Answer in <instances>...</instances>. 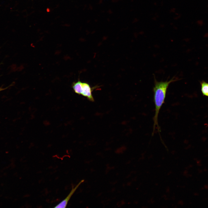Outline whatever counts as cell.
<instances>
[{
  "instance_id": "6da1fadb",
  "label": "cell",
  "mask_w": 208,
  "mask_h": 208,
  "mask_svg": "<svg viewBox=\"0 0 208 208\" xmlns=\"http://www.w3.org/2000/svg\"><path fill=\"white\" fill-rule=\"evenodd\" d=\"M178 80V78L175 77H173L169 81H158L155 78H154V85L153 91L155 106V113L153 118L154 123L152 135L154 134L156 129H157L158 132L160 134V129L158 121L159 111L164 103L167 91L169 85L171 83Z\"/></svg>"
},
{
  "instance_id": "7a4b0ae2",
  "label": "cell",
  "mask_w": 208,
  "mask_h": 208,
  "mask_svg": "<svg viewBox=\"0 0 208 208\" xmlns=\"http://www.w3.org/2000/svg\"><path fill=\"white\" fill-rule=\"evenodd\" d=\"M82 95L86 97L90 101L93 102L94 101L92 93L94 87L91 88L90 85L86 82L82 83Z\"/></svg>"
},
{
  "instance_id": "3957f363",
  "label": "cell",
  "mask_w": 208,
  "mask_h": 208,
  "mask_svg": "<svg viewBox=\"0 0 208 208\" xmlns=\"http://www.w3.org/2000/svg\"><path fill=\"white\" fill-rule=\"evenodd\" d=\"M83 181L84 180H81L75 187H73L68 196L63 200L56 205L54 208H65L73 194Z\"/></svg>"
},
{
  "instance_id": "277c9868",
  "label": "cell",
  "mask_w": 208,
  "mask_h": 208,
  "mask_svg": "<svg viewBox=\"0 0 208 208\" xmlns=\"http://www.w3.org/2000/svg\"><path fill=\"white\" fill-rule=\"evenodd\" d=\"M82 83L80 80L74 82L72 87L75 92L79 95H81L82 92Z\"/></svg>"
},
{
  "instance_id": "5b68a950",
  "label": "cell",
  "mask_w": 208,
  "mask_h": 208,
  "mask_svg": "<svg viewBox=\"0 0 208 208\" xmlns=\"http://www.w3.org/2000/svg\"><path fill=\"white\" fill-rule=\"evenodd\" d=\"M201 91L203 96L208 97V83L203 81L200 82Z\"/></svg>"
},
{
  "instance_id": "8992f818",
  "label": "cell",
  "mask_w": 208,
  "mask_h": 208,
  "mask_svg": "<svg viewBox=\"0 0 208 208\" xmlns=\"http://www.w3.org/2000/svg\"><path fill=\"white\" fill-rule=\"evenodd\" d=\"M122 0H112V1L113 2H116L118 1H120Z\"/></svg>"
},
{
  "instance_id": "52a82bcc",
  "label": "cell",
  "mask_w": 208,
  "mask_h": 208,
  "mask_svg": "<svg viewBox=\"0 0 208 208\" xmlns=\"http://www.w3.org/2000/svg\"><path fill=\"white\" fill-rule=\"evenodd\" d=\"M6 88H0V91H2V90H5Z\"/></svg>"
},
{
  "instance_id": "ba28073f",
  "label": "cell",
  "mask_w": 208,
  "mask_h": 208,
  "mask_svg": "<svg viewBox=\"0 0 208 208\" xmlns=\"http://www.w3.org/2000/svg\"><path fill=\"white\" fill-rule=\"evenodd\" d=\"M103 0H99V3H100V2H101L100 4H101L103 2Z\"/></svg>"
}]
</instances>
